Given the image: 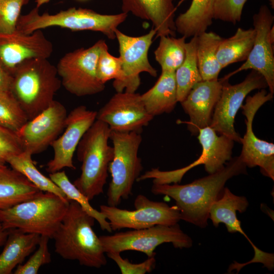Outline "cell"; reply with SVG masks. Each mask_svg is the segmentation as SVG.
<instances>
[{"label":"cell","instance_id":"cell-40","mask_svg":"<svg viewBox=\"0 0 274 274\" xmlns=\"http://www.w3.org/2000/svg\"><path fill=\"white\" fill-rule=\"evenodd\" d=\"M12 76L0 66V90H10Z\"/></svg>","mask_w":274,"mask_h":274},{"label":"cell","instance_id":"cell-12","mask_svg":"<svg viewBox=\"0 0 274 274\" xmlns=\"http://www.w3.org/2000/svg\"><path fill=\"white\" fill-rule=\"evenodd\" d=\"M156 33L152 28L144 35L131 37L118 29L116 30L122 71L121 80L113 83L116 92H135L141 84L140 75L142 73H147L154 77L157 76V71L148 59L149 50Z\"/></svg>","mask_w":274,"mask_h":274},{"label":"cell","instance_id":"cell-23","mask_svg":"<svg viewBox=\"0 0 274 274\" xmlns=\"http://www.w3.org/2000/svg\"><path fill=\"white\" fill-rule=\"evenodd\" d=\"M42 192L17 170L6 165L0 167V210L30 200Z\"/></svg>","mask_w":274,"mask_h":274},{"label":"cell","instance_id":"cell-28","mask_svg":"<svg viewBox=\"0 0 274 274\" xmlns=\"http://www.w3.org/2000/svg\"><path fill=\"white\" fill-rule=\"evenodd\" d=\"M223 38L214 32L197 36L196 56L199 72L202 80L218 79L222 68L217 58V52Z\"/></svg>","mask_w":274,"mask_h":274},{"label":"cell","instance_id":"cell-4","mask_svg":"<svg viewBox=\"0 0 274 274\" xmlns=\"http://www.w3.org/2000/svg\"><path fill=\"white\" fill-rule=\"evenodd\" d=\"M111 130L96 119L85 133L77 148L81 173L73 184L89 200L102 194L108 177L114 150L109 145Z\"/></svg>","mask_w":274,"mask_h":274},{"label":"cell","instance_id":"cell-21","mask_svg":"<svg viewBox=\"0 0 274 274\" xmlns=\"http://www.w3.org/2000/svg\"><path fill=\"white\" fill-rule=\"evenodd\" d=\"M248 206L246 197L236 195L228 188L224 187L220 197L211 207L209 218L216 227L220 223H223L229 232H238L244 235L253 247L255 252L254 257L250 262L265 264L270 259V254L262 251L253 244L242 229L241 222L236 217V211L243 213L246 211Z\"/></svg>","mask_w":274,"mask_h":274},{"label":"cell","instance_id":"cell-29","mask_svg":"<svg viewBox=\"0 0 274 274\" xmlns=\"http://www.w3.org/2000/svg\"><path fill=\"white\" fill-rule=\"evenodd\" d=\"M197 36L185 44V57L175 71L178 102H182L197 83L202 81L196 56Z\"/></svg>","mask_w":274,"mask_h":274},{"label":"cell","instance_id":"cell-8","mask_svg":"<svg viewBox=\"0 0 274 274\" xmlns=\"http://www.w3.org/2000/svg\"><path fill=\"white\" fill-rule=\"evenodd\" d=\"M106 41L99 40L88 48L65 54L59 60L57 72L61 85L70 93L81 97L102 92L105 84L98 79L96 65Z\"/></svg>","mask_w":274,"mask_h":274},{"label":"cell","instance_id":"cell-1","mask_svg":"<svg viewBox=\"0 0 274 274\" xmlns=\"http://www.w3.org/2000/svg\"><path fill=\"white\" fill-rule=\"evenodd\" d=\"M246 167L239 156L235 157L219 170L189 184L153 183L151 192L173 198L181 220L205 228L211 207L221 195L226 182L234 176L247 174Z\"/></svg>","mask_w":274,"mask_h":274},{"label":"cell","instance_id":"cell-43","mask_svg":"<svg viewBox=\"0 0 274 274\" xmlns=\"http://www.w3.org/2000/svg\"><path fill=\"white\" fill-rule=\"evenodd\" d=\"M5 163L6 161L2 158H0V167L5 165Z\"/></svg>","mask_w":274,"mask_h":274},{"label":"cell","instance_id":"cell-6","mask_svg":"<svg viewBox=\"0 0 274 274\" xmlns=\"http://www.w3.org/2000/svg\"><path fill=\"white\" fill-rule=\"evenodd\" d=\"M69 201L54 193L42 192L30 200L0 210V223L5 229L17 228L52 238L67 211Z\"/></svg>","mask_w":274,"mask_h":274},{"label":"cell","instance_id":"cell-31","mask_svg":"<svg viewBox=\"0 0 274 274\" xmlns=\"http://www.w3.org/2000/svg\"><path fill=\"white\" fill-rule=\"evenodd\" d=\"M159 38V45L154 51L155 60L160 65L161 72H175L185 59L186 38L169 36Z\"/></svg>","mask_w":274,"mask_h":274},{"label":"cell","instance_id":"cell-37","mask_svg":"<svg viewBox=\"0 0 274 274\" xmlns=\"http://www.w3.org/2000/svg\"><path fill=\"white\" fill-rule=\"evenodd\" d=\"M248 0H216L214 19L234 24L239 22L245 4Z\"/></svg>","mask_w":274,"mask_h":274},{"label":"cell","instance_id":"cell-45","mask_svg":"<svg viewBox=\"0 0 274 274\" xmlns=\"http://www.w3.org/2000/svg\"><path fill=\"white\" fill-rule=\"evenodd\" d=\"M79 1H86V0H79Z\"/></svg>","mask_w":274,"mask_h":274},{"label":"cell","instance_id":"cell-27","mask_svg":"<svg viewBox=\"0 0 274 274\" xmlns=\"http://www.w3.org/2000/svg\"><path fill=\"white\" fill-rule=\"evenodd\" d=\"M255 33L254 28L238 27L232 36L222 39L217 52V58L222 69L247 59L254 44Z\"/></svg>","mask_w":274,"mask_h":274},{"label":"cell","instance_id":"cell-20","mask_svg":"<svg viewBox=\"0 0 274 274\" xmlns=\"http://www.w3.org/2000/svg\"><path fill=\"white\" fill-rule=\"evenodd\" d=\"M222 84L221 79L202 80L194 85L180 102L189 117V120L185 123L193 135L198 134L200 129L210 126Z\"/></svg>","mask_w":274,"mask_h":274},{"label":"cell","instance_id":"cell-5","mask_svg":"<svg viewBox=\"0 0 274 274\" xmlns=\"http://www.w3.org/2000/svg\"><path fill=\"white\" fill-rule=\"evenodd\" d=\"M35 7L28 13L20 15L16 29L23 33L30 34L39 29L59 27L72 31L90 30L101 32L111 40L116 39L115 31L126 19L127 14H102L92 10L70 8L50 14H40Z\"/></svg>","mask_w":274,"mask_h":274},{"label":"cell","instance_id":"cell-19","mask_svg":"<svg viewBox=\"0 0 274 274\" xmlns=\"http://www.w3.org/2000/svg\"><path fill=\"white\" fill-rule=\"evenodd\" d=\"M53 45L42 29L30 34L17 29L10 33H0V66L11 76L23 61L33 58H48Z\"/></svg>","mask_w":274,"mask_h":274},{"label":"cell","instance_id":"cell-2","mask_svg":"<svg viewBox=\"0 0 274 274\" xmlns=\"http://www.w3.org/2000/svg\"><path fill=\"white\" fill-rule=\"evenodd\" d=\"M95 219L76 201L70 200L67 211L52 238L55 252L66 260L99 268L107 263L99 236L92 227Z\"/></svg>","mask_w":274,"mask_h":274},{"label":"cell","instance_id":"cell-15","mask_svg":"<svg viewBox=\"0 0 274 274\" xmlns=\"http://www.w3.org/2000/svg\"><path fill=\"white\" fill-rule=\"evenodd\" d=\"M274 17L266 5H262L253 16L255 37L252 49L247 59L239 67L226 75L222 80L228 79L241 71L252 70L264 78L269 92L274 93V56L273 44L269 33Z\"/></svg>","mask_w":274,"mask_h":274},{"label":"cell","instance_id":"cell-30","mask_svg":"<svg viewBox=\"0 0 274 274\" xmlns=\"http://www.w3.org/2000/svg\"><path fill=\"white\" fill-rule=\"evenodd\" d=\"M6 162L12 168L23 175L42 192H51L64 200H70L63 191L50 178L46 177L37 168L30 153L23 151L8 158Z\"/></svg>","mask_w":274,"mask_h":274},{"label":"cell","instance_id":"cell-46","mask_svg":"<svg viewBox=\"0 0 274 274\" xmlns=\"http://www.w3.org/2000/svg\"><path fill=\"white\" fill-rule=\"evenodd\" d=\"M182 1H184V0H182Z\"/></svg>","mask_w":274,"mask_h":274},{"label":"cell","instance_id":"cell-22","mask_svg":"<svg viewBox=\"0 0 274 274\" xmlns=\"http://www.w3.org/2000/svg\"><path fill=\"white\" fill-rule=\"evenodd\" d=\"M174 0H122V12L150 21L156 38L176 36Z\"/></svg>","mask_w":274,"mask_h":274},{"label":"cell","instance_id":"cell-9","mask_svg":"<svg viewBox=\"0 0 274 274\" xmlns=\"http://www.w3.org/2000/svg\"><path fill=\"white\" fill-rule=\"evenodd\" d=\"M105 253L128 250L143 252L148 257L155 256L154 250L159 245L170 243L176 248H189L192 240L178 224L157 225L146 228L116 232L99 236Z\"/></svg>","mask_w":274,"mask_h":274},{"label":"cell","instance_id":"cell-41","mask_svg":"<svg viewBox=\"0 0 274 274\" xmlns=\"http://www.w3.org/2000/svg\"><path fill=\"white\" fill-rule=\"evenodd\" d=\"M9 230L5 229L0 223V248L3 246L7 240Z\"/></svg>","mask_w":274,"mask_h":274},{"label":"cell","instance_id":"cell-11","mask_svg":"<svg viewBox=\"0 0 274 274\" xmlns=\"http://www.w3.org/2000/svg\"><path fill=\"white\" fill-rule=\"evenodd\" d=\"M134 210L101 205L100 212L109 221L113 231L123 228L140 229L157 225H173L181 220L179 210L164 202L152 201L143 194L134 201Z\"/></svg>","mask_w":274,"mask_h":274},{"label":"cell","instance_id":"cell-36","mask_svg":"<svg viewBox=\"0 0 274 274\" xmlns=\"http://www.w3.org/2000/svg\"><path fill=\"white\" fill-rule=\"evenodd\" d=\"M49 239L48 236H41L37 250L25 263L17 266L14 273L37 274L42 265L49 263L51 261L48 247Z\"/></svg>","mask_w":274,"mask_h":274},{"label":"cell","instance_id":"cell-32","mask_svg":"<svg viewBox=\"0 0 274 274\" xmlns=\"http://www.w3.org/2000/svg\"><path fill=\"white\" fill-rule=\"evenodd\" d=\"M49 178L63 191L68 200L78 202L87 213L93 217L102 230L112 231L106 217L90 205L89 199L70 181L64 170L50 173Z\"/></svg>","mask_w":274,"mask_h":274},{"label":"cell","instance_id":"cell-38","mask_svg":"<svg viewBox=\"0 0 274 274\" xmlns=\"http://www.w3.org/2000/svg\"><path fill=\"white\" fill-rule=\"evenodd\" d=\"M106 254L116 263L122 274H145L151 272L155 267V256L148 257L143 262L133 263L127 259L123 258L120 253L108 252Z\"/></svg>","mask_w":274,"mask_h":274},{"label":"cell","instance_id":"cell-35","mask_svg":"<svg viewBox=\"0 0 274 274\" xmlns=\"http://www.w3.org/2000/svg\"><path fill=\"white\" fill-rule=\"evenodd\" d=\"M30 0H0V33H10L16 29L23 7Z\"/></svg>","mask_w":274,"mask_h":274},{"label":"cell","instance_id":"cell-24","mask_svg":"<svg viewBox=\"0 0 274 274\" xmlns=\"http://www.w3.org/2000/svg\"><path fill=\"white\" fill-rule=\"evenodd\" d=\"M4 249L0 254V274H11L38 246L41 235L10 229Z\"/></svg>","mask_w":274,"mask_h":274},{"label":"cell","instance_id":"cell-16","mask_svg":"<svg viewBox=\"0 0 274 274\" xmlns=\"http://www.w3.org/2000/svg\"><path fill=\"white\" fill-rule=\"evenodd\" d=\"M154 117L148 113L135 92H116L97 112L96 119L106 123L111 131L141 133Z\"/></svg>","mask_w":274,"mask_h":274},{"label":"cell","instance_id":"cell-26","mask_svg":"<svg viewBox=\"0 0 274 274\" xmlns=\"http://www.w3.org/2000/svg\"><path fill=\"white\" fill-rule=\"evenodd\" d=\"M216 0H192L189 8L175 20L176 31L186 38L207 31L214 19Z\"/></svg>","mask_w":274,"mask_h":274},{"label":"cell","instance_id":"cell-18","mask_svg":"<svg viewBox=\"0 0 274 274\" xmlns=\"http://www.w3.org/2000/svg\"><path fill=\"white\" fill-rule=\"evenodd\" d=\"M97 112L79 106L67 114L63 133L51 145L53 157L46 164V171L53 173L68 167L76 169L73 158L77 146L87 130L96 120Z\"/></svg>","mask_w":274,"mask_h":274},{"label":"cell","instance_id":"cell-44","mask_svg":"<svg viewBox=\"0 0 274 274\" xmlns=\"http://www.w3.org/2000/svg\"><path fill=\"white\" fill-rule=\"evenodd\" d=\"M269 1L270 2V5L271 6V7H272V8H273V6H274L273 2H274V0H269Z\"/></svg>","mask_w":274,"mask_h":274},{"label":"cell","instance_id":"cell-25","mask_svg":"<svg viewBox=\"0 0 274 274\" xmlns=\"http://www.w3.org/2000/svg\"><path fill=\"white\" fill-rule=\"evenodd\" d=\"M141 97L152 117L170 113L178 102L175 72H161L154 85Z\"/></svg>","mask_w":274,"mask_h":274},{"label":"cell","instance_id":"cell-3","mask_svg":"<svg viewBox=\"0 0 274 274\" xmlns=\"http://www.w3.org/2000/svg\"><path fill=\"white\" fill-rule=\"evenodd\" d=\"M12 77L10 90L28 120L51 104L61 86L56 66L47 58H33L23 61Z\"/></svg>","mask_w":274,"mask_h":274},{"label":"cell","instance_id":"cell-14","mask_svg":"<svg viewBox=\"0 0 274 274\" xmlns=\"http://www.w3.org/2000/svg\"><path fill=\"white\" fill-rule=\"evenodd\" d=\"M273 94L261 89L252 96H248L246 103L241 106L246 118V131L241 139L242 150L239 155L249 167L259 166L263 175L274 180V144L258 138L253 130L254 116L265 102L271 100Z\"/></svg>","mask_w":274,"mask_h":274},{"label":"cell","instance_id":"cell-34","mask_svg":"<svg viewBox=\"0 0 274 274\" xmlns=\"http://www.w3.org/2000/svg\"><path fill=\"white\" fill-rule=\"evenodd\" d=\"M96 74L98 79L104 84L113 79L114 80L113 82H118L122 78L121 59L109 53L107 45L104 47L99 55Z\"/></svg>","mask_w":274,"mask_h":274},{"label":"cell","instance_id":"cell-39","mask_svg":"<svg viewBox=\"0 0 274 274\" xmlns=\"http://www.w3.org/2000/svg\"><path fill=\"white\" fill-rule=\"evenodd\" d=\"M23 151L17 133L0 125V158L6 162L8 158Z\"/></svg>","mask_w":274,"mask_h":274},{"label":"cell","instance_id":"cell-17","mask_svg":"<svg viewBox=\"0 0 274 274\" xmlns=\"http://www.w3.org/2000/svg\"><path fill=\"white\" fill-rule=\"evenodd\" d=\"M67 115L63 105L54 100L38 115L28 120L16 132L23 151L32 155L45 151L64 129Z\"/></svg>","mask_w":274,"mask_h":274},{"label":"cell","instance_id":"cell-10","mask_svg":"<svg viewBox=\"0 0 274 274\" xmlns=\"http://www.w3.org/2000/svg\"><path fill=\"white\" fill-rule=\"evenodd\" d=\"M197 139L202 147L199 157L189 165L169 171L153 168L140 175L137 181L153 179V183H180L184 175L190 169L203 164L206 171L213 174L222 168L231 158L234 141L223 135L218 136L210 126L199 130Z\"/></svg>","mask_w":274,"mask_h":274},{"label":"cell","instance_id":"cell-42","mask_svg":"<svg viewBox=\"0 0 274 274\" xmlns=\"http://www.w3.org/2000/svg\"><path fill=\"white\" fill-rule=\"evenodd\" d=\"M50 0H36V7L39 8L44 4H46L50 2Z\"/></svg>","mask_w":274,"mask_h":274},{"label":"cell","instance_id":"cell-7","mask_svg":"<svg viewBox=\"0 0 274 274\" xmlns=\"http://www.w3.org/2000/svg\"><path fill=\"white\" fill-rule=\"evenodd\" d=\"M110 139L114 154L109 164L111 180L107 191V203L117 207L122 199L131 194L135 181L143 170L142 160L138 156L142 142L141 133L111 131Z\"/></svg>","mask_w":274,"mask_h":274},{"label":"cell","instance_id":"cell-13","mask_svg":"<svg viewBox=\"0 0 274 274\" xmlns=\"http://www.w3.org/2000/svg\"><path fill=\"white\" fill-rule=\"evenodd\" d=\"M222 81L221 95L214 108L210 126L220 135L241 143L242 138L234 126L237 112L250 92L265 89L267 85L263 77L254 70L239 83L231 85L228 80Z\"/></svg>","mask_w":274,"mask_h":274},{"label":"cell","instance_id":"cell-33","mask_svg":"<svg viewBox=\"0 0 274 274\" xmlns=\"http://www.w3.org/2000/svg\"><path fill=\"white\" fill-rule=\"evenodd\" d=\"M28 120L11 91L0 90V125L17 132Z\"/></svg>","mask_w":274,"mask_h":274}]
</instances>
